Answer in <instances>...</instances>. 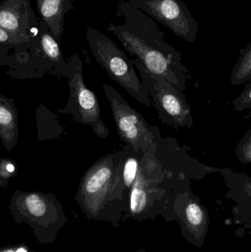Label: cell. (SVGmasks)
I'll return each instance as SVG.
<instances>
[{
  "label": "cell",
  "mask_w": 251,
  "mask_h": 252,
  "mask_svg": "<svg viewBox=\"0 0 251 252\" xmlns=\"http://www.w3.org/2000/svg\"><path fill=\"white\" fill-rule=\"evenodd\" d=\"M217 171L190 157L173 138L162 136L143 154L122 222L156 220L174 188Z\"/></svg>",
  "instance_id": "6da1fadb"
},
{
  "label": "cell",
  "mask_w": 251,
  "mask_h": 252,
  "mask_svg": "<svg viewBox=\"0 0 251 252\" xmlns=\"http://www.w3.org/2000/svg\"><path fill=\"white\" fill-rule=\"evenodd\" d=\"M117 16L123 18L124 22L109 24L108 31L147 72L165 78L184 93L190 72L181 53L166 42L165 32L155 20L128 0L119 1Z\"/></svg>",
  "instance_id": "7a4b0ae2"
},
{
  "label": "cell",
  "mask_w": 251,
  "mask_h": 252,
  "mask_svg": "<svg viewBox=\"0 0 251 252\" xmlns=\"http://www.w3.org/2000/svg\"><path fill=\"white\" fill-rule=\"evenodd\" d=\"M122 151L103 156L81 178L75 201L86 219L106 221L117 227L128 210L129 196L119 182Z\"/></svg>",
  "instance_id": "3957f363"
},
{
  "label": "cell",
  "mask_w": 251,
  "mask_h": 252,
  "mask_svg": "<svg viewBox=\"0 0 251 252\" xmlns=\"http://www.w3.org/2000/svg\"><path fill=\"white\" fill-rule=\"evenodd\" d=\"M13 221L26 223L41 244H53L68 221L61 203L55 194L16 189L8 204Z\"/></svg>",
  "instance_id": "277c9868"
},
{
  "label": "cell",
  "mask_w": 251,
  "mask_h": 252,
  "mask_svg": "<svg viewBox=\"0 0 251 252\" xmlns=\"http://www.w3.org/2000/svg\"><path fill=\"white\" fill-rule=\"evenodd\" d=\"M85 35L93 56L109 77L139 103L150 107L151 100L136 72L132 59L98 30L89 27Z\"/></svg>",
  "instance_id": "5b68a950"
},
{
  "label": "cell",
  "mask_w": 251,
  "mask_h": 252,
  "mask_svg": "<svg viewBox=\"0 0 251 252\" xmlns=\"http://www.w3.org/2000/svg\"><path fill=\"white\" fill-rule=\"evenodd\" d=\"M160 216L166 222H177L187 242L197 248L203 247L210 218L200 198L193 192L190 182L181 184L171 191Z\"/></svg>",
  "instance_id": "8992f818"
},
{
  "label": "cell",
  "mask_w": 251,
  "mask_h": 252,
  "mask_svg": "<svg viewBox=\"0 0 251 252\" xmlns=\"http://www.w3.org/2000/svg\"><path fill=\"white\" fill-rule=\"evenodd\" d=\"M68 79L69 94L67 104L57 113L71 115L75 122L91 127L101 139L109 136V129L103 122L98 100L85 85L83 62L78 53H73L67 62L64 76Z\"/></svg>",
  "instance_id": "52a82bcc"
},
{
  "label": "cell",
  "mask_w": 251,
  "mask_h": 252,
  "mask_svg": "<svg viewBox=\"0 0 251 252\" xmlns=\"http://www.w3.org/2000/svg\"><path fill=\"white\" fill-rule=\"evenodd\" d=\"M132 62L139 72L141 82L157 111L161 122L176 130L193 128L194 120L184 93L165 78L147 72L137 59H132Z\"/></svg>",
  "instance_id": "ba28073f"
},
{
  "label": "cell",
  "mask_w": 251,
  "mask_h": 252,
  "mask_svg": "<svg viewBox=\"0 0 251 252\" xmlns=\"http://www.w3.org/2000/svg\"><path fill=\"white\" fill-rule=\"evenodd\" d=\"M103 91L109 100L118 135L136 151H146L162 135L159 127L149 125L141 114L131 107L119 93L107 83Z\"/></svg>",
  "instance_id": "9c48e42d"
},
{
  "label": "cell",
  "mask_w": 251,
  "mask_h": 252,
  "mask_svg": "<svg viewBox=\"0 0 251 252\" xmlns=\"http://www.w3.org/2000/svg\"><path fill=\"white\" fill-rule=\"evenodd\" d=\"M128 1L187 42L193 43L195 41L199 24L182 0Z\"/></svg>",
  "instance_id": "30bf717a"
},
{
  "label": "cell",
  "mask_w": 251,
  "mask_h": 252,
  "mask_svg": "<svg viewBox=\"0 0 251 252\" xmlns=\"http://www.w3.org/2000/svg\"><path fill=\"white\" fill-rule=\"evenodd\" d=\"M0 28L28 46L29 51L38 46L39 24L30 0H2L0 2Z\"/></svg>",
  "instance_id": "8fae6325"
},
{
  "label": "cell",
  "mask_w": 251,
  "mask_h": 252,
  "mask_svg": "<svg viewBox=\"0 0 251 252\" xmlns=\"http://www.w3.org/2000/svg\"><path fill=\"white\" fill-rule=\"evenodd\" d=\"M221 176L224 178L230 191L227 198H232L237 202L234 208L236 216L241 220H250L251 207V179L243 173H235L230 168L220 169ZM239 218V219H240Z\"/></svg>",
  "instance_id": "7c38bea8"
},
{
  "label": "cell",
  "mask_w": 251,
  "mask_h": 252,
  "mask_svg": "<svg viewBox=\"0 0 251 252\" xmlns=\"http://www.w3.org/2000/svg\"><path fill=\"white\" fill-rule=\"evenodd\" d=\"M41 22L57 41L64 31L65 16L73 10L71 0H35Z\"/></svg>",
  "instance_id": "4fadbf2b"
},
{
  "label": "cell",
  "mask_w": 251,
  "mask_h": 252,
  "mask_svg": "<svg viewBox=\"0 0 251 252\" xmlns=\"http://www.w3.org/2000/svg\"><path fill=\"white\" fill-rule=\"evenodd\" d=\"M0 139L7 151L16 146L19 139V113L13 99L0 94Z\"/></svg>",
  "instance_id": "5bb4252c"
},
{
  "label": "cell",
  "mask_w": 251,
  "mask_h": 252,
  "mask_svg": "<svg viewBox=\"0 0 251 252\" xmlns=\"http://www.w3.org/2000/svg\"><path fill=\"white\" fill-rule=\"evenodd\" d=\"M29 48L16 37L0 28V66H5L8 59H21L28 54Z\"/></svg>",
  "instance_id": "9a60e30c"
},
{
  "label": "cell",
  "mask_w": 251,
  "mask_h": 252,
  "mask_svg": "<svg viewBox=\"0 0 251 252\" xmlns=\"http://www.w3.org/2000/svg\"><path fill=\"white\" fill-rule=\"evenodd\" d=\"M249 81H251V43L240 50V58L231 75V85H240Z\"/></svg>",
  "instance_id": "2e32d148"
},
{
  "label": "cell",
  "mask_w": 251,
  "mask_h": 252,
  "mask_svg": "<svg viewBox=\"0 0 251 252\" xmlns=\"http://www.w3.org/2000/svg\"><path fill=\"white\" fill-rule=\"evenodd\" d=\"M236 154L239 161L243 164H249L251 162V127L237 145Z\"/></svg>",
  "instance_id": "e0dca14e"
},
{
  "label": "cell",
  "mask_w": 251,
  "mask_h": 252,
  "mask_svg": "<svg viewBox=\"0 0 251 252\" xmlns=\"http://www.w3.org/2000/svg\"><path fill=\"white\" fill-rule=\"evenodd\" d=\"M17 173L18 168L13 160L0 158V188H7L9 179L16 176Z\"/></svg>",
  "instance_id": "ac0fdd59"
},
{
  "label": "cell",
  "mask_w": 251,
  "mask_h": 252,
  "mask_svg": "<svg viewBox=\"0 0 251 252\" xmlns=\"http://www.w3.org/2000/svg\"><path fill=\"white\" fill-rule=\"evenodd\" d=\"M233 106L236 112H238L251 109V81L246 84L241 94L234 99Z\"/></svg>",
  "instance_id": "d6986e66"
},
{
  "label": "cell",
  "mask_w": 251,
  "mask_h": 252,
  "mask_svg": "<svg viewBox=\"0 0 251 252\" xmlns=\"http://www.w3.org/2000/svg\"><path fill=\"white\" fill-rule=\"evenodd\" d=\"M0 252H38L32 250L26 244H19L16 245H7L0 247Z\"/></svg>",
  "instance_id": "ffe728a7"
},
{
  "label": "cell",
  "mask_w": 251,
  "mask_h": 252,
  "mask_svg": "<svg viewBox=\"0 0 251 252\" xmlns=\"http://www.w3.org/2000/svg\"><path fill=\"white\" fill-rule=\"evenodd\" d=\"M146 252V251H144V250H139V251H137V252Z\"/></svg>",
  "instance_id": "44dd1931"
}]
</instances>
